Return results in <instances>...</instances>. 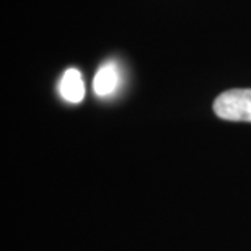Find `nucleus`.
I'll return each mask as SVG.
<instances>
[{
    "instance_id": "1",
    "label": "nucleus",
    "mask_w": 251,
    "mask_h": 251,
    "mask_svg": "<svg viewBox=\"0 0 251 251\" xmlns=\"http://www.w3.org/2000/svg\"><path fill=\"white\" fill-rule=\"evenodd\" d=\"M214 113L225 121L251 123V88H235L220 93L214 101Z\"/></svg>"
},
{
    "instance_id": "2",
    "label": "nucleus",
    "mask_w": 251,
    "mask_h": 251,
    "mask_svg": "<svg viewBox=\"0 0 251 251\" xmlns=\"http://www.w3.org/2000/svg\"><path fill=\"white\" fill-rule=\"evenodd\" d=\"M119 82H121V74H119L118 64L113 61L104 62L101 67L98 69V72L95 74L93 90H95V93H97V97L106 98L116 92L119 87Z\"/></svg>"
},
{
    "instance_id": "3",
    "label": "nucleus",
    "mask_w": 251,
    "mask_h": 251,
    "mask_svg": "<svg viewBox=\"0 0 251 251\" xmlns=\"http://www.w3.org/2000/svg\"><path fill=\"white\" fill-rule=\"evenodd\" d=\"M59 93L67 103L77 104L85 98V83L83 77L77 69H67L59 82Z\"/></svg>"
}]
</instances>
